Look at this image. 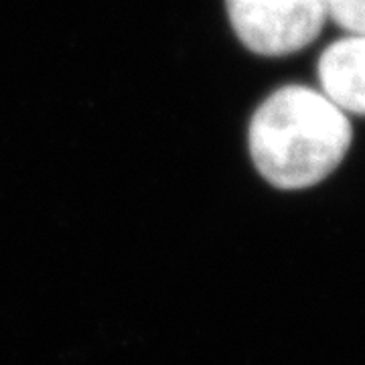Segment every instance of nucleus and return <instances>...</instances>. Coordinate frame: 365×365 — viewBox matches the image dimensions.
Instances as JSON below:
<instances>
[{"mask_svg": "<svg viewBox=\"0 0 365 365\" xmlns=\"http://www.w3.org/2000/svg\"><path fill=\"white\" fill-rule=\"evenodd\" d=\"M327 98L347 114L365 116V35H351L327 47L319 61Z\"/></svg>", "mask_w": 365, "mask_h": 365, "instance_id": "3", "label": "nucleus"}, {"mask_svg": "<svg viewBox=\"0 0 365 365\" xmlns=\"http://www.w3.org/2000/svg\"><path fill=\"white\" fill-rule=\"evenodd\" d=\"M347 114L323 91L288 86L274 91L250 124V153L260 175L280 189L321 182L351 146Z\"/></svg>", "mask_w": 365, "mask_h": 365, "instance_id": "1", "label": "nucleus"}, {"mask_svg": "<svg viewBox=\"0 0 365 365\" xmlns=\"http://www.w3.org/2000/svg\"><path fill=\"white\" fill-rule=\"evenodd\" d=\"M235 35L250 51L288 55L317 39L329 0H225Z\"/></svg>", "mask_w": 365, "mask_h": 365, "instance_id": "2", "label": "nucleus"}, {"mask_svg": "<svg viewBox=\"0 0 365 365\" xmlns=\"http://www.w3.org/2000/svg\"><path fill=\"white\" fill-rule=\"evenodd\" d=\"M329 19L351 35H365V0H329Z\"/></svg>", "mask_w": 365, "mask_h": 365, "instance_id": "4", "label": "nucleus"}]
</instances>
